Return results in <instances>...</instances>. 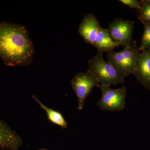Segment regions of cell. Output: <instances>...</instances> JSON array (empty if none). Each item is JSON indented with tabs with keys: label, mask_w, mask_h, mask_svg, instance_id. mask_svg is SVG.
Wrapping results in <instances>:
<instances>
[{
	"label": "cell",
	"mask_w": 150,
	"mask_h": 150,
	"mask_svg": "<svg viewBox=\"0 0 150 150\" xmlns=\"http://www.w3.org/2000/svg\"><path fill=\"white\" fill-rule=\"evenodd\" d=\"M34 53L33 44L24 26L0 23V57L5 65L29 66Z\"/></svg>",
	"instance_id": "obj_1"
},
{
	"label": "cell",
	"mask_w": 150,
	"mask_h": 150,
	"mask_svg": "<svg viewBox=\"0 0 150 150\" xmlns=\"http://www.w3.org/2000/svg\"><path fill=\"white\" fill-rule=\"evenodd\" d=\"M141 52L134 40L131 45L124 47L118 52L110 51L107 53L106 58L123 78L133 74L139 59Z\"/></svg>",
	"instance_id": "obj_2"
},
{
	"label": "cell",
	"mask_w": 150,
	"mask_h": 150,
	"mask_svg": "<svg viewBox=\"0 0 150 150\" xmlns=\"http://www.w3.org/2000/svg\"><path fill=\"white\" fill-rule=\"evenodd\" d=\"M89 71L92 74L100 86L110 87L123 83L124 78L103 57V53H98L88 62Z\"/></svg>",
	"instance_id": "obj_3"
},
{
	"label": "cell",
	"mask_w": 150,
	"mask_h": 150,
	"mask_svg": "<svg viewBox=\"0 0 150 150\" xmlns=\"http://www.w3.org/2000/svg\"><path fill=\"white\" fill-rule=\"evenodd\" d=\"M101 96L97 102V105L101 110L112 112L123 110L126 105L127 94L126 87L112 89L110 87L100 86Z\"/></svg>",
	"instance_id": "obj_4"
},
{
	"label": "cell",
	"mask_w": 150,
	"mask_h": 150,
	"mask_svg": "<svg viewBox=\"0 0 150 150\" xmlns=\"http://www.w3.org/2000/svg\"><path fill=\"white\" fill-rule=\"evenodd\" d=\"M71 84L77 97L79 110H82L86 99L94 88H99L100 86L89 70L85 72L78 73L75 75L71 81Z\"/></svg>",
	"instance_id": "obj_5"
},
{
	"label": "cell",
	"mask_w": 150,
	"mask_h": 150,
	"mask_svg": "<svg viewBox=\"0 0 150 150\" xmlns=\"http://www.w3.org/2000/svg\"><path fill=\"white\" fill-rule=\"evenodd\" d=\"M134 27V21L116 18L108 25L107 30L113 40L124 48L132 43Z\"/></svg>",
	"instance_id": "obj_6"
},
{
	"label": "cell",
	"mask_w": 150,
	"mask_h": 150,
	"mask_svg": "<svg viewBox=\"0 0 150 150\" xmlns=\"http://www.w3.org/2000/svg\"><path fill=\"white\" fill-rule=\"evenodd\" d=\"M133 74L143 87L150 91V49L141 51Z\"/></svg>",
	"instance_id": "obj_7"
},
{
	"label": "cell",
	"mask_w": 150,
	"mask_h": 150,
	"mask_svg": "<svg viewBox=\"0 0 150 150\" xmlns=\"http://www.w3.org/2000/svg\"><path fill=\"white\" fill-rule=\"evenodd\" d=\"M100 25L96 17L91 13L84 16L79 28V33L86 43L93 45Z\"/></svg>",
	"instance_id": "obj_8"
},
{
	"label": "cell",
	"mask_w": 150,
	"mask_h": 150,
	"mask_svg": "<svg viewBox=\"0 0 150 150\" xmlns=\"http://www.w3.org/2000/svg\"><path fill=\"white\" fill-rule=\"evenodd\" d=\"M20 136L0 119V146L9 150H17L21 145Z\"/></svg>",
	"instance_id": "obj_9"
},
{
	"label": "cell",
	"mask_w": 150,
	"mask_h": 150,
	"mask_svg": "<svg viewBox=\"0 0 150 150\" xmlns=\"http://www.w3.org/2000/svg\"><path fill=\"white\" fill-rule=\"evenodd\" d=\"M93 46L97 49L98 52L102 53H108L116 47L120 46L110 37L107 29L103 28L100 25Z\"/></svg>",
	"instance_id": "obj_10"
},
{
	"label": "cell",
	"mask_w": 150,
	"mask_h": 150,
	"mask_svg": "<svg viewBox=\"0 0 150 150\" xmlns=\"http://www.w3.org/2000/svg\"><path fill=\"white\" fill-rule=\"evenodd\" d=\"M33 98L39 105L40 107L46 111L49 121L52 123L60 126L62 129H65L67 128L68 123L60 112L46 106L39 101L35 96H33Z\"/></svg>",
	"instance_id": "obj_11"
},
{
	"label": "cell",
	"mask_w": 150,
	"mask_h": 150,
	"mask_svg": "<svg viewBox=\"0 0 150 150\" xmlns=\"http://www.w3.org/2000/svg\"><path fill=\"white\" fill-rule=\"evenodd\" d=\"M141 1V8L137 11V17L143 25L150 24V0Z\"/></svg>",
	"instance_id": "obj_12"
},
{
	"label": "cell",
	"mask_w": 150,
	"mask_h": 150,
	"mask_svg": "<svg viewBox=\"0 0 150 150\" xmlns=\"http://www.w3.org/2000/svg\"><path fill=\"white\" fill-rule=\"evenodd\" d=\"M144 30L139 48L141 52L146 49H150V24H144Z\"/></svg>",
	"instance_id": "obj_13"
},
{
	"label": "cell",
	"mask_w": 150,
	"mask_h": 150,
	"mask_svg": "<svg viewBox=\"0 0 150 150\" xmlns=\"http://www.w3.org/2000/svg\"><path fill=\"white\" fill-rule=\"evenodd\" d=\"M118 1L124 5L130 8L136 9L137 11L139 10L141 8V1L137 0H119Z\"/></svg>",
	"instance_id": "obj_14"
},
{
	"label": "cell",
	"mask_w": 150,
	"mask_h": 150,
	"mask_svg": "<svg viewBox=\"0 0 150 150\" xmlns=\"http://www.w3.org/2000/svg\"></svg>",
	"instance_id": "obj_15"
}]
</instances>
